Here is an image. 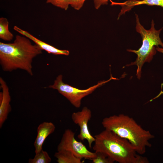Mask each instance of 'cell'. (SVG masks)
Segmentation results:
<instances>
[{
    "label": "cell",
    "instance_id": "obj_5",
    "mask_svg": "<svg viewBox=\"0 0 163 163\" xmlns=\"http://www.w3.org/2000/svg\"><path fill=\"white\" fill-rule=\"evenodd\" d=\"M112 75L110 78L107 81L98 82L97 84L85 90H81L73 87L62 81V76L59 75L56 78L53 85L48 88L57 90L59 93L66 97L74 106L79 107L81 104L82 99L91 93L96 88L112 79H116Z\"/></svg>",
    "mask_w": 163,
    "mask_h": 163
},
{
    "label": "cell",
    "instance_id": "obj_9",
    "mask_svg": "<svg viewBox=\"0 0 163 163\" xmlns=\"http://www.w3.org/2000/svg\"><path fill=\"white\" fill-rule=\"evenodd\" d=\"M13 29L21 35L26 37L33 41L42 50H44L49 53L56 55H62L66 56H68L69 54V50L58 49L38 39L27 31L22 29L17 26H14Z\"/></svg>",
    "mask_w": 163,
    "mask_h": 163
},
{
    "label": "cell",
    "instance_id": "obj_2",
    "mask_svg": "<svg viewBox=\"0 0 163 163\" xmlns=\"http://www.w3.org/2000/svg\"><path fill=\"white\" fill-rule=\"evenodd\" d=\"M101 124L105 129L128 141L140 155L144 154L147 148L152 146L150 140L154 136L128 115L120 114L106 117L103 119Z\"/></svg>",
    "mask_w": 163,
    "mask_h": 163
},
{
    "label": "cell",
    "instance_id": "obj_15",
    "mask_svg": "<svg viewBox=\"0 0 163 163\" xmlns=\"http://www.w3.org/2000/svg\"><path fill=\"white\" fill-rule=\"evenodd\" d=\"M46 2L66 10L70 5V0H46Z\"/></svg>",
    "mask_w": 163,
    "mask_h": 163
},
{
    "label": "cell",
    "instance_id": "obj_12",
    "mask_svg": "<svg viewBox=\"0 0 163 163\" xmlns=\"http://www.w3.org/2000/svg\"><path fill=\"white\" fill-rule=\"evenodd\" d=\"M58 163H82V159L77 157L72 153L66 150L57 151L54 154Z\"/></svg>",
    "mask_w": 163,
    "mask_h": 163
},
{
    "label": "cell",
    "instance_id": "obj_1",
    "mask_svg": "<svg viewBox=\"0 0 163 163\" xmlns=\"http://www.w3.org/2000/svg\"><path fill=\"white\" fill-rule=\"evenodd\" d=\"M42 50L35 44H33L28 38L17 35L13 43L0 42V65L4 71L20 69L32 76L33 59L41 54Z\"/></svg>",
    "mask_w": 163,
    "mask_h": 163
},
{
    "label": "cell",
    "instance_id": "obj_18",
    "mask_svg": "<svg viewBox=\"0 0 163 163\" xmlns=\"http://www.w3.org/2000/svg\"><path fill=\"white\" fill-rule=\"evenodd\" d=\"M108 2V0H94V7L98 9L101 5H107Z\"/></svg>",
    "mask_w": 163,
    "mask_h": 163
},
{
    "label": "cell",
    "instance_id": "obj_11",
    "mask_svg": "<svg viewBox=\"0 0 163 163\" xmlns=\"http://www.w3.org/2000/svg\"><path fill=\"white\" fill-rule=\"evenodd\" d=\"M111 5H119L121 7V9L118 18L129 11L134 7L141 5L149 6H158L163 8V0H128L123 2H115L110 0Z\"/></svg>",
    "mask_w": 163,
    "mask_h": 163
},
{
    "label": "cell",
    "instance_id": "obj_10",
    "mask_svg": "<svg viewBox=\"0 0 163 163\" xmlns=\"http://www.w3.org/2000/svg\"><path fill=\"white\" fill-rule=\"evenodd\" d=\"M55 125L51 122H43L40 123L37 128V135L34 146L35 154L40 152L42 145L46 138L55 131Z\"/></svg>",
    "mask_w": 163,
    "mask_h": 163
},
{
    "label": "cell",
    "instance_id": "obj_6",
    "mask_svg": "<svg viewBox=\"0 0 163 163\" xmlns=\"http://www.w3.org/2000/svg\"><path fill=\"white\" fill-rule=\"evenodd\" d=\"M57 151L66 150L79 158L92 160L96 156L95 152L89 150L82 142L75 137V133L69 129H66L57 147Z\"/></svg>",
    "mask_w": 163,
    "mask_h": 163
},
{
    "label": "cell",
    "instance_id": "obj_3",
    "mask_svg": "<svg viewBox=\"0 0 163 163\" xmlns=\"http://www.w3.org/2000/svg\"><path fill=\"white\" fill-rule=\"evenodd\" d=\"M94 137V152L104 154L114 162L149 163L148 158L138 154L128 141L111 131L104 129Z\"/></svg>",
    "mask_w": 163,
    "mask_h": 163
},
{
    "label": "cell",
    "instance_id": "obj_16",
    "mask_svg": "<svg viewBox=\"0 0 163 163\" xmlns=\"http://www.w3.org/2000/svg\"><path fill=\"white\" fill-rule=\"evenodd\" d=\"M96 157L91 161L93 163H113L114 162L104 154L95 152Z\"/></svg>",
    "mask_w": 163,
    "mask_h": 163
},
{
    "label": "cell",
    "instance_id": "obj_4",
    "mask_svg": "<svg viewBox=\"0 0 163 163\" xmlns=\"http://www.w3.org/2000/svg\"><path fill=\"white\" fill-rule=\"evenodd\" d=\"M136 31L141 35L142 39L141 47L137 50L128 49L127 51L136 53L137 57L136 61L126 66L135 65L137 66L136 75L139 79L141 77L142 67L145 62H150L156 53L155 46L160 45L163 47V43L160 37V34L163 27L157 30L155 27L153 20L151 22L150 29H145L141 24L137 14H135Z\"/></svg>",
    "mask_w": 163,
    "mask_h": 163
},
{
    "label": "cell",
    "instance_id": "obj_8",
    "mask_svg": "<svg viewBox=\"0 0 163 163\" xmlns=\"http://www.w3.org/2000/svg\"><path fill=\"white\" fill-rule=\"evenodd\" d=\"M0 87L2 92L0 93V128L8 118V114L11 110L10 102L11 97L9 89L6 83L0 78Z\"/></svg>",
    "mask_w": 163,
    "mask_h": 163
},
{
    "label": "cell",
    "instance_id": "obj_19",
    "mask_svg": "<svg viewBox=\"0 0 163 163\" xmlns=\"http://www.w3.org/2000/svg\"><path fill=\"white\" fill-rule=\"evenodd\" d=\"M156 50L158 52L163 53V47L160 48L158 46H157Z\"/></svg>",
    "mask_w": 163,
    "mask_h": 163
},
{
    "label": "cell",
    "instance_id": "obj_13",
    "mask_svg": "<svg viewBox=\"0 0 163 163\" xmlns=\"http://www.w3.org/2000/svg\"><path fill=\"white\" fill-rule=\"evenodd\" d=\"M14 37L9 30V22L5 18H0V38L5 41H11Z\"/></svg>",
    "mask_w": 163,
    "mask_h": 163
},
{
    "label": "cell",
    "instance_id": "obj_7",
    "mask_svg": "<svg viewBox=\"0 0 163 163\" xmlns=\"http://www.w3.org/2000/svg\"><path fill=\"white\" fill-rule=\"evenodd\" d=\"M91 117V110L86 107H83L80 111L73 112L71 115L72 121L80 128L78 138L83 141L87 140L90 148H91L92 144L95 140L94 137L90 133L88 126V123Z\"/></svg>",
    "mask_w": 163,
    "mask_h": 163
},
{
    "label": "cell",
    "instance_id": "obj_14",
    "mask_svg": "<svg viewBox=\"0 0 163 163\" xmlns=\"http://www.w3.org/2000/svg\"><path fill=\"white\" fill-rule=\"evenodd\" d=\"M51 159L48 153L42 150L40 152L36 153L33 158H30L29 163H49L51 162Z\"/></svg>",
    "mask_w": 163,
    "mask_h": 163
},
{
    "label": "cell",
    "instance_id": "obj_17",
    "mask_svg": "<svg viewBox=\"0 0 163 163\" xmlns=\"http://www.w3.org/2000/svg\"><path fill=\"white\" fill-rule=\"evenodd\" d=\"M86 0H70V5L76 10H80Z\"/></svg>",
    "mask_w": 163,
    "mask_h": 163
}]
</instances>
